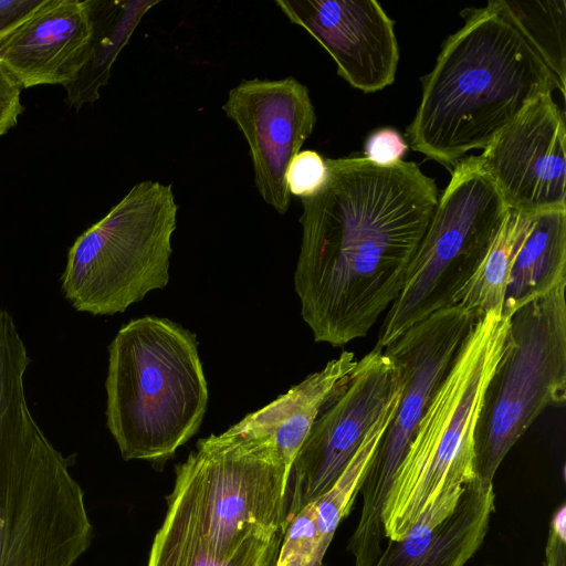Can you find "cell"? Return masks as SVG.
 Segmentation results:
<instances>
[{
	"mask_svg": "<svg viewBox=\"0 0 566 566\" xmlns=\"http://www.w3.org/2000/svg\"><path fill=\"white\" fill-rule=\"evenodd\" d=\"M21 84L0 63V137L18 123L23 112Z\"/></svg>",
	"mask_w": 566,
	"mask_h": 566,
	"instance_id": "26",
	"label": "cell"
},
{
	"mask_svg": "<svg viewBox=\"0 0 566 566\" xmlns=\"http://www.w3.org/2000/svg\"><path fill=\"white\" fill-rule=\"evenodd\" d=\"M289 475L270 440L210 434L176 465L163 523L212 558L232 559L284 534Z\"/></svg>",
	"mask_w": 566,
	"mask_h": 566,
	"instance_id": "5",
	"label": "cell"
},
{
	"mask_svg": "<svg viewBox=\"0 0 566 566\" xmlns=\"http://www.w3.org/2000/svg\"><path fill=\"white\" fill-rule=\"evenodd\" d=\"M328 175L326 158L315 150H301L291 160L285 182L290 195L301 199L315 195Z\"/></svg>",
	"mask_w": 566,
	"mask_h": 566,
	"instance_id": "24",
	"label": "cell"
},
{
	"mask_svg": "<svg viewBox=\"0 0 566 566\" xmlns=\"http://www.w3.org/2000/svg\"><path fill=\"white\" fill-rule=\"evenodd\" d=\"M544 566H566V506L555 512L548 532Z\"/></svg>",
	"mask_w": 566,
	"mask_h": 566,
	"instance_id": "27",
	"label": "cell"
},
{
	"mask_svg": "<svg viewBox=\"0 0 566 566\" xmlns=\"http://www.w3.org/2000/svg\"><path fill=\"white\" fill-rule=\"evenodd\" d=\"M222 109L249 145L260 196L276 212L286 213L291 195L285 174L316 124L307 87L293 76L242 80L229 91Z\"/></svg>",
	"mask_w": 566,
	"mask_h": 566,
	"instance_id": "12",
	"label": "cell"
},
{
	"mask_svg": "<svg viewBox=\"0 0 566 566\" xmlns=\"http://www.w3.org/2000/svg\"><path fill=\"white\" fill-rule=\"evenodd\" d=\"M565 282L566 208L537 212L511 269L502 314L510 317Z\"/></svg>",
	"mask_w": 566,
	"mask_h": 566,
	"instance_id": "18",
	"label": "cell"
},
{
	"mask_svg": "<svg viewBox=\"0 0 566 566\" xmlns=\"http://www.w3.org/2000/svg\"><path fill=\"white\" fill-rule=\"evenodd\" d=\"M178 206L171 185L136 184L67 252L64 297L78 312L123 313L169 281Z\"/></svg>",
	"mask_w": 566,
	"mask_h": 566,
	"instance_id": "7",
	"label": "cell"
},
{
	"mask_svg": "<svg viewBox=\"0 0 566 566\" xmlns=\"http://www.w3.org/2000/svg\"><path fill=\"white\" fill-rule=\"evenodd\" d=\"M326 163L323 187L301 199L294 289L314 340L340 347L365 337L398 297L439 191L413 161Z\"/></svg>",
	"mask_w": 566,
	"mask_h": 566,
	"instance_id": "1",
	"label": "cell"
},
{
	"mask_svg": "<svg viewBox=\"0 0 566 566\" xmlns=\"http://www.w3.org/2000/svg\"><path fill=\"white\" fill-rule=\"evenodd\" d=\"M293 24L333 57L350 86L374 93L389 86L399 62L395 21L375 0H276Z\"/></svg>",
	"mask_w": 566,
	"mask_h": 566,
	"instance_id": "14",
	"label": "cell"
},
{
	"mask_svg": "<svg viewBox=\"0 0 566 566\" xmlns=\"http://www.w3.org/2000/svg\"><path fill=\"white\" fill-rule=\"evenodd\" d=\"M356 364L354 353L342 352L321 370L311 374L263 408L247 415L229 430L270 440L291 470L316 418L345 386Z\"/></svg>",
	"mask_w": 566,
	"mask_h": 566,
	"instance_id": "17",
	"label": "cell"
},
{
	"mask_svg": "<svg viewBox=\"0 0 566 566\" xmlns=\"http://www.w3.org/2000/svg\"><path fill=\"white\" fill-rule=\"evenodd\" d=\"M534 214L509 208L493 242L469 280L454 295L453 305L464 307L475 319L490 312L502 313L511 269L533 226Z\"/></svg>",
	"mask_w": 566,
	"mask_h": 566,
	"instance_id": "20",
	"label": "cell"
},
{
	"mask_svg": "<svg viewBox=\"0 0 566 566\" xmlns=\"http://www.w3.org/2000/svg\"><path fill=\"white\" fill-rule=\"evenodd\" d=\"M494 501L493 483L473 479L455 507H434L402 539H387L373 566H464L484 541Z\"/></svg>",
	"mask_w": 566,
	"mask_h": 566,
	"instance_id": "16",
	"label": "cell"
},
{
	"mask_svg": "<svg viewBox=\"0 0 566 566\" xmlns=\"http://www.w3.org/2000/svg\"><path fill=\"white\" fill-rule=\"evenodd\" d=\"M407 150L408 144L402 136L388 127L373 132L365 143V158L381 166L400 161Z\"/></svg>",
	"mask_w": 566,
	"mask_h": 566,
	"instance_id": "25",
	"label": "cell"
},
{
	"mask_svg": "<svg viewBox=\"0 0 566 566\" xmlns=\"http://www.w3.org/2000/svg\"><path fill=\"white\" fill-rule=\"evenodd\" d=\"M38 0H8L0 1V30L17 17L32 8Z\"/></svg>",
	"mask_w": 566,
	"mask_h": 566,
	"instance_id": "28",
	"label": "cell"
},
{
	"mask_svg": "<svg viewBox=\"0 0 566 566\" xmlns=\"http://www.w3.org/2000/svg\"><path fill=\"white\" fill-rule=\"evenodd\" d=\"M448 36L406 129L410 147L446 166L484 149L532 102L557 84L514 22L491 0L465 8Z\"/></svg>",
	"mask_w": 566,
	"mask_h": 566,
	"instance_id": "2",
	"label": "cell"
},
{
	"mask_svg": "<svg viewBox=\"0 0 566 566\" xmlns=\"http://www.w3.org/2000/svg\"><path fill=\"white\" fill-rule=\"evenodd\" d=\"M403 387V374L374 348L323 408L298 450L289 475L286 524L322 496L349 463L366 433Z\"/></svg>",
	"mask_w": 566,
	"mask_h": 566,
	"instance_id": "11",
	"label": "cell"
},
{
	"mask_svg": "<svg viewBox=\"0 0 566 566\" xmlns=\"http://www.w3.org/2000/svg\"><path fill=\"white\" fill-rule=\"evenodd\" d=\"M509 207L478 156L461 158L388 308L375 348L443 307L469 280L500 231Z\"/></svg>",
	"mask_w": 566,
	"mask_h": 566,
	"instance_id": "9",
	"label": "cell"
},
{
	"mask_svg": "<svg viewBox=\"0 0 566 566\" xmlns=\"http://www.w3.org/2000/svg\"><path fill=\"white\" fill-rule=\"evenodd\" d=\"M93 34L85 64L73 83L67 85L71 107L99 98V90L108 83L112 66L129 41L144 15L158 0L95 1L88 0Z\"/></svg>",
	"mask_w": 566,
	"mask_h": 566,
	"instance_id": "19",
	"label": "cell"
},
{
	"mask_svg": "<svg viewBox=\"0 0 566 566\" xmlns=\"http://www.w3.org/2000/svg\"><path fill=\"white\" fill-rule=\"evenodd\" d=\"M475 321L472 313L460 305L443 307L409 327L382 349L401 369L403 389L359 491L363 506L352 535L358 546L374 548L381 544L382 509L395 472Z\"/></svg>",
	"mask_w": 566,
	"mask_h": 566,
	"instance_id": "10",
	"label": "cell"
},
{
	"mask_svg": "<svg viewBox=\"0 0 566 566\" xmlns=\"http://www.w3.org/2000/svg\"><path fill=\"white\" fill-rule=\"evenodd\" d=\"M277 555H274L272 557H270L269 559H266L264 563H262L260 566H275V563H276V559H277Z\"/></svg>",
	"mask_w": 566,
	"mask_h": 566,
	"instance_id": "29",
	"label": "cell"
},
{
	"mask_svg": "<svg viewBox=\"0 0 566 566\" xmlns=\"http://www.w3.org/2000/svg\"><path fill=\"white\" fill-rule=\"evenodd\" d=\"M566 282L510 316L504 353L486 386L474 430V476L493 478L512 447L548 407L566 401Z\"/></svg>",
	"mask_w": 566,
	"mask_h": 566,
	"instance_id": "8",
	"label": "cell"
},
{
	"mask_svg": "<svg viewBox=\"0 0 566 566\" xmlns=\"http://www.w3.org/2000/svg\"><path fill=\"white\" fill-rule=\"evenodd\" d=\"M478 158L510 209L566 208L565 116L552 94L532 102Z\"/></svg>",
	"mask_w": 566,
	"mask_h": 566,
	"instance_id": "13",
	"label": "cell"
},
{
	"mask_svg": "<svg viewBox=\"0 0 566 566\" xmlns=\"http://www.w3.org/2000/svg\"><path fill=\"white\" fill-rule=\"evenodd\" d=\"M495 1L536 51L565 96L566 1Z\"/></svg>",
	"mask_w": 566,
	"mask_h": 566,
	"instance_id": "22",
	"label": "cell"
},
{
	"mask_svg": "<svg viewBox=\"0 0 566 566\" xmlns=\"http://www.w3.org/2000/svg\"><path fill=\"white\" fill-rule=\"evenodd\" d=\"M105 390L122 458L165 463L197 434L208 407L196 335L165 317L130 319L108 346Z\"/></svg>",
	"mask_w": 566,
	"mask_h": 566,
	"instance_id": "4",
	"label": "cell"
},
{
	"mask_svg": "<svg viewBox=\"0 0 566 566\" xmlns=\"http://www.w3.org/2000/svg\"><path fill=\"white\" fill-rule=\"evenodd\" d=\"M509 327L510 317L490 312L467 335L395 472L382 509L386 539H402L429 510L455 505L475 479V424Z\"/></svg>",
	"mask_w": 566,
	"mask_h": 566,
	"instance_id": "6",
	"label": "cell"
},
{
	"mask_svg": "<svg viewBox=\"0 0 566 566\" xmlns=\"http://www.w3.org/2000/svg\"><path fill=\"white\" fill-rule=\"evenodd\" d=\"M31 359L11 314L0 308V566H73L93 526L84 492L30 412Z\"/></svg>",
	"mask_w": 566,
	"mask_h": 566,
	"instance_id": "3",
	"label": "cell"
},
{
	"mask_svg": "<svg viewBox=\"0 0 566 566\" xmlns=\"http://www.w3.org/2000/svg\"><path fill=\"white\" fill-rule=\"evenodd\" d=\"M283 535L232 559L217 560L188 535L161 524L154 537L147 566H260L279 554Z\"/></svg>",
	"mask_w": 566,
	"mask_h": 566,
	"instance_id": "23",
	"label": "cell"
},
{
	"mask_svg": "<svg viewBox=\"0 0 566 566\" xmlns=\"http://www.w3.org/2000/svg\"><path fill=\"white\" fill-rule=\"evenodd\" d=\"M403 387L391 398L366 433L356 453L334 484L315 502L316 528L321 544L328 548L339 523L345 518L360 491L371 459L396 413Z\"/></svg>",
	"mask_w": 566,
	"mask_h": 566,
	"instance_id": "21",
	"label": "cell"
},
{
	"mask_svg": "<svg viewBox=\"0 0 566 566\" xmlns=\"http://www.w3.org/2000/svg\"><path fill=\"white\" fill-rule=\"evenodd\" d=\"M92 34L88 0H38L0 30V63L23 88L66 87L85 64Z\"/></svg>",
	"mask_w": 566,
	"mask_h": 566,
	"instance_id": "15",
	"label": "cell"
}]
</instances>
